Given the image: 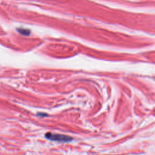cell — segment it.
<instances>
[{
	"instance_id": "2",
	"label": "cell",
	"mask_w": 155,
	"mask_h": 155,
	"mask_svg": "<svg viewBox=\"0 0 155 155\" xmlns=\"http://www.w3.org/2000/svg\"><path fill=\"white\" fill-rule=\"evenodd\" d=\"M18 31L21 34H22L23 35H25V36L29 35L30 34V31L29 30L27 29H21V28H19V29H18Z\"/></svg>"
},
{
	"instance_id": "1",
	"label": "cell",
	"mask_w": 155,
	"mask_h": 155,
	"mask_svg": "<svg viewBox=\"0 0 155 155\" xmlns=\"http://www.w3.org/2000/svg\"><path fill=\"white\" fill-rule=\"evenodd\" d=\"M45 136L48 139L60 142H69L72 140V138L68 136L60 134H53L51 133H47Z\"/></svg>"
}]
</instances>
